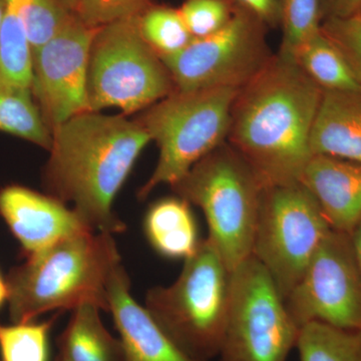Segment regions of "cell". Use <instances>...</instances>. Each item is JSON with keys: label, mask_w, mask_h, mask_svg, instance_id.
<instances>
[{"label": "cell", "mask_w": 361, "mask_h": 361, "mask_svg": "<svg viewBox=\"0 0 361 361\" xmlns=\"http://www.w3.org/2000/svg\"><path fill=\"white\" fill-rule=\"evenodd\" d=\"M322 94L293 59L280 54L240 87L227 142L263 189L300 180L313 156L311 133Z\"/></svg>", "instance_id": "obj_1"}, {"label": "cell", "mask_w": 361, "mask_h": 361, "mask_svg": "<svg viewBox=\"0 0 361 361\" xmlns=\"http://www.w3.org/2000/svg\"><path fill=\"white\" fill-rule=\"evenodd\" d=\"M44 183L49 195L73 204L94 232L118 234L127 225L114 212L116 196L152 141L125 115L85 111L54 128Z\"/></svg>", "instance_id": "obj_2"}, {"label": "cell", "mask_w": 361, "mask_h": 361, "mask_svg": "<svg viewBox=\"0 0 361 361\" xmlns=\"http://www.w3.org/2000/svg\"><path fill=\"white\" fill-rule=\"evenodd\" d=\"M121 264L114 235L85 232L61 240L9 273L11 319L32 322L44 313L87 303L109 312L108 285Z\"/></svg>", "instance_id": "obj_3"}, {"label": "cell", "mask_w": 361, "mask_h": 361, "mask_svg": "<svg viewBox=\"0 0 361 361\" xmlns=\"http://www.w3.org/2000/svg\"><path fill=\"white\" fill-rule=\"evenodd\" d=\"M231 275L217 247L207 237L184 261L169 286L147 292L145 307L179 348L192 357H218L231 299Z\"/></svg>", "instance_id": "obj_4"}, {"label": "cell", "mask_w": 361, "mask_h": 361, "mask_svg": "<svg viewBox=\"0 0 361 361\" xmlns=\"http://www.w3.org/2000/svg\"><path fill=\"white\" fill-rule=\"evenodd\" d=\"M238 90H175L135 118L159 148L155 170L137 192L140 200L148 198L161 185L172 187L198 161L227 142Z\"/></svg>", "instance_id": "obj_5"}, {"label": "cell", "mask_w": 361, "mask_h": 361, "mask_svg": "<svg viewBox=\"0 0 361 361\" xmlns=\"http://www.w3.org/2000/svg\"><path fill=\"white\" fill-rule=\"evenodd\" d=\"M177 196L199 207L228 269L250 257L263 188L246 161L221 145L172 186Z\"/></svg>", "instance_id": "obj_6"}, {"label": "cell", "mask_w": 361, "mask_h": 361, "mask_svg": "<svg viewBox=\"0 0 361 361\" xmlns=\"http://www.w3.org/2000/svg\"><path fill=\"white\" fill-rule=\"evenodd\" d=\"M140 14L97 30L87 65L90 111L116 108L132 115L175 92L168 68L142 37Z\"/></svg>", "instance_id": "obj_7"}, {"label": "cell", "mask_w": 361, "mask_h": 361, "mask_svg": "<svg viewBox=\"0 0 361 361\" xmlns=\"http://www.w3.org/2000/svg\"><path fill=\"white\" fill-rule=\"evenodd\" d=\"M330 230L314 197L300 183L263 189L251 256L284 300Z\"/></svg>", "instance_id": "obj_8"}, {"label": "cell", "mask_w": 361, "mask_h": 361, "mask_svg": "<svg viewBox=\"0 0 361 361\" xmlns=\"http://www.w3.org/2000/svg\"><path fill=\"white\" fill-rule=\"evenodd\" d=\"M298 334L276 285L250 256L232 272L219 361H287Z\"/></svg>", "instance_id": "obj_9"}, {"label": "cell", "mask_w": 361, "mask_h": 361, "mask_svg": "<svg viewBox=\"0 0 361 361\" xmlns=\"http://www.w3.org/2000/svg\"><path fill=\"white\" fill-rule=\"evenodd\" d=\"M265 26L236 6L231 20L217 32L194 39L179 54L161 58L176 90L240 89L248 84L274 56Z\"/></svg>", "instance_id": "obj_10"}, {"label": "cell", "mask_w": 361, "mask_h": 361, "mask_svg": "<svg viewBox=\"0 0 361 361\" xmlns=\"http://www.w3.org/2000/svg\"><path fill=\"white\" fill-rule=\"evenodd\" d=\"M284 301L299 329L317 322L361 331V271L351 235L330 230Z\"/></svg>", "instance_id": "obj_11"}, {"label": "cell", "mask_w": 361, "mask_h": 361, "mask_svg": "<svg viewBox=\"0 0 361 361\" xmlns=\"http://www.w3.org/2000/svg\"><path fill=\"white\" fill-rule=\"evenodd\" d=\"M99 27L80 16L32 54V92L49 129L89 111L87 96L90 44Z\"/></svg>", "instance_id": "obj_12"}, {"label": "cell", "mask_w": 361, "mask_h": 361, "mask_svg": "<svg viewBox=\"0 0 361 361\" xmlns=\"http://www.w3.org/2000/svg\"><path fill=\"white\" fill-rule=\"evenodd\" d=\"M0 215L28 257L68 237L94 232L63 202L25 187L0 191Z\"/></svg>", "instance_id": "obj_13"}, {"label": "cell", "mask_w": 361, "mask_h": 361, "mask_svg": "<svg viewBox=\"0 0 361 361\" xmlns=\"http://www.w3.org/2000/svg\"><path fill=\"white\" fill-rule=\"evenodd\" d=\"M108 300L125 361H202L192 357L166 334L130 293V280L118 265L108 285Z\"/></svg>", "instance_id": "obj_14"}, {"label": "cell", "mask_w": 361, "mask_h": 361, "mask_svg": "<svg viewBox=\"0 0 361 361\" xmlns=\"http://www.w3.org/2000/svg\"><path fill=\"white\" fill-rule=\"evenodd\" d=\"M299 183L314 197L332 230L351 234L360 224V164L313 155Z\"/></svg>", "instance_id": "obj_15"}, {"label": "cell", "mask_w": 361, "mask_h": 361, "mask_svg": "<svg viewBox=\"0 0 361 361\" xmlns=\"http://www.w3.org/2000/svg\"><path fill=\"white\" fill-rule=\"evenodd\" d=\"M310 149L361 165V92L323 90Z\"/></svg>", "instance_id": "obj_16"}, {"label": "cell", "mask_w": 361, "mask_h": 361, "mask_svg": "<svg viewBox=\"0 0 361 361\" xmlns=\"http://www.w3.org/2000/svg\"><path fill=\"white\" fill-rule=\"evenodd\" d=\"M144 232L152 248L171 260L191 257L201 242L191 204L177 195L161 198L149 207Z\"/></svg>", "instance_id": "obj_17"}, {"label": "cell", "mask_w": 361, "mask_h": 361, "mask_svg": "<svg viewBox=\"0 0 361 361\" xmlns=\"http://www.w3.org/2000/svg\"><path fill=\"white\" fill-rule=\"evenodd\" d=\"M99 311L87 303L73 310L58 339L59 353L68 361H125L122 342L104 326Z\"/></svg>", "instance_id": "obj_18"}, {"label": "cell", "mask_w": 361, "mask_h": 361, "mask_svg": "<svg viewBox=\"0 0 361 361\" xmlns=\"http://www.w3.org/2000/svg\"><path fill=\"white\" fill-rule=\"evenodd\" d=\"M6 1L0 32V85L32 89V52L25 25V11L30 0Z\"/></svg>", "instance_id": "obj_19"}, {"label": "cell", "mask_w": 361, "mask_h": 361, "mask_svg": "<svg viewBox=\"0 0 361 361\" xmlns=\"http://www.w3.org/2000/svg\"><path fill=\"white\" fill-rule=\"evenodd\" d=\"M290 59L322 90L361 92L343 54L322 30Z\"/></svg>", "instance_id": "obj_20"}, {"label": "cell", "mask_w": 361, "mask_h": 361, "mask_svg": "<svg viewBox=\"0 0 361 361\" xmlns=\"http://www.w3.org/2000/svg\"><path fill=\"white\" fill-rule=\"evenodd\" d=\"M0 132L33 142L47 151L51 148V132L32 89L0 85Z\"/></svg>", "instance_id": "obj_21"}, {"label": "cell", "mask_w": 361, "mask_h": 361, "mask_svg": "<svg viewBox=\"0 0 361 361\" xmlns=\"http://www.w3.org/2000/svg\"><path fill=\"white\" fill-rule=\"evenodd\" d=\"M299 361H361V331L313 322L299 329Z\"/></svg>", "instance_id": "obj_22"}, {"label": "cell", "mask_w": 361, "mask_h": 361, "mask_svg": "<svg viewBox=\"0 0 361 361\" xmlns=\"http://www.w3.org/2000/svg\"><path fill=\"white\" fill-rule=\"evenodd\" d=\"M139 25L142 37L160 58L179 54L194 39L179 9L172 7L151 4L140 14Z\"/></svg>", "instance_id": "obj_23"}, {"label": "cell", "mask_w": 361, "mask_h": 361, "mask_svg": "<svg viewBox=\"0 0 361 361\" xmlns=\"http://www.w3.org/2000/svg\"><path fill=\"white\" fill-rule=\"evenodd\" d=\"M58 315L44 322L0 324L1 361H49V334Z\"/></svg>", "instance_id": "obj_24"}, {"label": "cell", "mask_w": 361, "mask_h": 361, "mask_svg": "<svg viewBox=\"0 0 361 361\" xmlns=\"http://www.w3.org/2000/svg\"><path fill=\"white\" fill-rule=\"evenodd\" d=\"M77 16V0H30L25 25L32 54Z\"/></svg>", "instance_id": "obj_25"}, {"label": "cell", "mask_w": 361, "mask_h": 361, "mask_svg": "<svg viewBox=\"0 0 361 361\" xmlns=\"http://www.w3.org/2000/svg\"><path fill=\"white\" fill-rule=\"evenodd\" d=\"M281 47L278 54L291 58L301 47L322 30L320 0H281Z\"/></svg>", "instance_id": "obj_26"}, {"label": "cell", "mask_w": 361, "mask_h": 361, "mask_svg": "<svg viewBox=\"0 0 361 361\" xmlns=\"http://www.w3.org/2000/svg\"><path fill=\"white\" fill-rule=\"evenodd\" d=\"M232 0H185L179 8L194 39H203L224 27L235 13Z\"/></svg>", "instance_id": "obj_27"}, {"label": "cell", "mask_w": 361, "mask_h": 361, "mask_svg": "<svg viewBox=\"0 0 361 361\" xmlns=\"http://www.w3.org/2000/svg\"><path fill=\"white\" fill-rule=\"evenodd\" d=\"M322 32L343 54L361 87V16L330 18L322 21Z\"/></svg>", "instance_id": "obj_28"}, {"label": "cell", "mask_w": 361, "mask_h": 361, "mask_svg": "<svg viewBox=\"0 0 361 361\" xmlns=\"http://www.w3.org/2000/svg\"><path fill=\"white\" fill-rule=\"evenodd\" d=\"M152 0H77L80 20L94 27L142 13Z\"/></svg>", "instance_id": "obj_29"}, {"label": "cell", "mask_w": 361, "mask_h": 361, "mask_svg": "<svg viewBox=\"0 0 361 361\" xmlns=\"http://www.w3.org/2000/svg\"><path fill=\"white\" fill-rule=\"evenodd\" d=\"M262 21L265 25L276 26L281 18V0H232Z\"/></svg>", "instance_id": "obj_30"}, {"label": "cell", "mask_w": 361, "mask_h": 361, "mask_svg": "<svg viewBox=\"0 0 361 361\" xmlns=\"http://www.w3.org/2000/svg\"><path fill=\"white\" fill-rule=\"evenodd\" d=\"M322 21L348 18L360 13L361 0H320Z\"/></svg>", "instance_id": "obj_31"}, {"label": "cell", "mask_w": 361, "mask_h": 361, "mask_svg": "<svg viewBox=\"0 0 361 361\" xmlns=\"http://www.w3.org/2000/svg\"><path fill=\"white\" fill-rule=\"evenodd\" d=\"M350 235L353 247H355L356 258H357L358 265H360L361 271V223Z\"/></svg>", "instance_id": "obj_32"}, {"label": "cell", "mask_w": 361, "mask_h": 361, "mask_svg": "<svg viewBox=\"0 0 361 361\" xmlns=\"http://www.w3.org/2000/svg\"><path fill=\"white\" fill-rule=\"evenodd\" d=\"M8 298V287H7L6 281H4L1 274H0V306L4 304V301Z\"/></svg>", "instance_id": "obj_33"}, {"label": "cell", "mask_w": 361, "mask_h": 361, "mask_svg": "<svg viewBox=\"0 0 361 361\" xmlns=\"http://www.w3.org/2000/svg\"><path fill=\"white\" fill-rule=\"evenodd\" d=\"M6 0H0V32H1L2 23H4V14H6Z\"/></svg>", "instance_id": "obj_34"}, {"label": "cell", "mask_w": 361, "mask_h": 361, "mask_svg": "<svg viewBox=\"0 0 361 361\" xmlns=\"http://www.w3.org/2000/svg\"><path fill=\"white\" fill-rule=\"evenodd\" d=\"M54 361H68V360H66V358L65 357V355H61V353H59L58 355H56V360H54Z\"/></svg>", "instance_id": "obj_35"}, {"label": "cell", "mask_w": 361, "mask_h": 361, "mask_svg": "<svg viewBox=\"0 0 361 361\" xmlns=\"http://www.w3.org/2000/svg\"><path fill=\"white\" fill-rule=\"evenodd\" d=\"M358 14H360V16H361V8H360V13H358Z\"/></svg>", "instance_id": "obj_36"}]
</instances>
